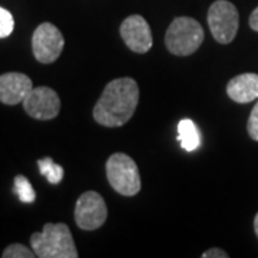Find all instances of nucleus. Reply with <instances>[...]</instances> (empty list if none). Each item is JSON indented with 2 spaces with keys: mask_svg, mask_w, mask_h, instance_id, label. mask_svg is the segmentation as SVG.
Listing matches in <instances>:
<instances>
[{
  "mask_svg": "<svg viewBox=\"0 0 258 258\" xmlns=\"http://www.w3.org/2000/svg\"><path fill=\"white\" fill-rule=\"evenodd\" d=\"M3 258H33L36 257L33 249H29L28 247L22 245V244H10L9 247L2 254Z\"/></svg>",
  "mask_w": 258,
  "mask_h": 258,
  "instance_id": "15",
  "label": "nucleus"
},
{
  "mask_svg": "<svg viewBox=\"0 0 258 258\" xmlns=\"http://www.w3.org/2000/svg\"><path fill=\"white\" fill-rule=\"evenodd\" d=\"M33 89L32 79L20 72H8L0 75V102L5 105L23 103L25 98Z\"/></svg>",
  "mask_w": 258,
  "mask_h": 258,
  "instance_id": "10",
  "label": "nucleus"
},
{
  "mask_svg": "<svg viewBox=\"0 0 258 258\" xmlns=\"http://www.w3.org/2000/svg\"><path fill=\"white\" fill-rule=\"evenodd\" d=\"M207 20L212 36L218 43L228 45L237 36L240 15L237 8L228 0H215L208 9Z\"/></svg>",
  "mask_w": 258,
  "mask_h": 258,
  "instance_id": "5",
  "label": "nucleus"
},
{
  "mask_svg": "<svg viewBox=\"0 0 258 258\" xmlns=\"http://www.w3.org/2000/svg\"><path fill=\"white\" fill-rule=\"evenodd\" d=\"M120 37L125 45L135 53H147L152 47V33L148 22L139 15L128 16L119 29Z\"/></svg>",
  "mask_w": 258,
  "mask_h": 258,
  "instance_id": "9",
  "label": "nucleus"
},
{
  "mask_svg": "<svg viewBox=\"0 0 258 258\" xmlns=\"http://www.w3.org/2000/svg\"><path fill=\"white\" fill-rule=\"evenodd\" d=\"M63 46L64 39L62 32L49 22L40 23L32 36L33 56L40 63H53L62 55Z\"/></svg>",
  "mask_w": 258,
  "mask_h": 258,
  "instance_id": "7",
  "label": "nucleus"
},
{
  "mask_svg": "<svg viewBox=\"0 0 258 258\" xmlns=\"http://www.w3.org/2000/svg\"><path fill=\"white\" fill-rule=\"evenodd\" d=\"M13 191L16 192L19 200L25 204L35 203L36 200V192L33 189V186L30 184L28 178L25 175H16L13 181Z\"/></svg>",
  "mask_w": 258,
  "mask_h": 258,
  "instance_id": "14",
  "label": "nucleus"
},
{
  "mask_svg": "<svg viewBox=\"0 0 258 258\" xmlns=\"http://www.w3.org/2000/svg\"><path fill=\"white\" fill-rule=\"evenodd\" d=\"M30 244L36 257L39 258L79 257L72 232L63 222L45 224L42 232L32 234Z\"/></svg>",
  "mask_w": 258,
  "mask_h": 258,
  "instance_id": "2",
  "label": "nucleus"
},
{
  "mask_svg": "<svg viewBox=\"0 0 258 258\" xmlns=\"http://www.w3.org/2000/svg\"><path fill=\"white\" fill-rule=\"evenodd\" d=\"M178 141L185 151H194L200 147V132L191 119H182L178 123Z\"/></svg>",
  "mask_w": 258,
  "mask_h": 258,
  "instance_id": "12",
  "label": "nucleus"
},
{
  "mask_svg": "<svg viewBox=\"0 0 258 258\" xmlns=\"http://www.w3.org/2000/svg\"><path fill=\"white\" fill-rule=\"evenodd\" d=\"M247 131H248L249 138L258 141V102L251 111L248 122H247Z\"/></svg>",
  "mask_w": 258,
  "mask_h": 258,
  "instance_id": "17",
  "label": "nucleus"
},
{
  "mask_svg": "<svg viewBox=\"0 0 258 258\" xmlns=\"http://www.w3.org/2000/svg\"><path fill=\"white\" fill-rule=\"evenodd\" d=\"M203 258H228V254L221 248H210L204 252Z\"/></svg>",
  "mask_w": 258,
  "mask_h": 258,
  "instance_id": "18",
  "label": "nucleus"
},
{
  "mask_svg": "<svg viewBox=\"0 0 258 258\" xmlns=\"http://www.w3.org/2000/svg\"><path fill=\"white\" fill-rule=\"evenodd\" d=\"M39 171L43 176H46V179L50 184H59L63 179V168L53 162L52 158H42L37 161Z\"/></svg>",
  "mask_w": 258,
  "mask_h": 258,
  "instance_id": "13",
  "label": "nucleus"
},
{
  "mask_svg": "<svg viewBox=\"0 0 258 258\" xmlns=\"http://www.w3.org/2000/svg\"><path fill=\"white\" fill-rule=\"evenodd\" d=\"M254 231H255V234H257L258 237V214L255 215V218H254Z\"/></svg>",
  "mask_w": 258,
  "mask_h": 258,
  "instance_id": "20",
  "label": "nucleus"
},
{
  "mask_svg": "<svg viewBox=\"0 0 258 258\" xmlns=\"http://www.w3.org/2000/svg\"><path fill=\"white\" fill-rule=\"evenodd\" d=\"M227 93L237 103H249L258 98V75L242 74L232 78L227 85Z\"/></svg>",
  "mask_w": 258,
  "mask_h": 258,
  "instance_id": "11",
  "label": "nucleus"
},
{
  "mask_svg": "<svg viewBox=\"0 0 258 258\" xmlns=\"http://www.w3.org/2000/svg\"><path fill=\"white\" fill-rule=\"evenodd\" d=\"M108 218V207L101 194L95 191L83 192L75 205L76 225L85 231L101 228Z\"/></svg>",
  "mask_w": 258,
  "mask_h": 258,
  "instance_id": "6",
  "label": "nucleus"
},
{
  "mask_svg": "<svg viewBox=\"0 0 258 258\" xmlns=\"http://www.w3.org/2000/svg\"><path fill=\"white\" fill-rule=\"evenodd\" d=\"M106 176L111 186L120 195L134 197L141 191V175L132 158L116 152L106 162Z\"/></svg>",
  "mask_w": 258,
  "mask_h": 258,
  "instance_id": "4",
  "label": "nucleus"
},
{
  "mask_svg": "<svg viewBox=\"0 0 258 258\" xmlns=\"http://www.w3.org/2000/svg\"><path fill=\"white\" fill-rule=\"evenodd\" d=\"M249 28L252 29V30H255V32H258V8L254 9V12L249 16Z\"/></svg>",
  "mask_w": 258,
  "mask_h": 258,
  "instance_id": "19",
  "label": "nucleus"
},
{
  "mask_svg": "<svg viewBox=\"0 0 258 258\" xmlns=\"http://www.w3.org/2000/svg\"><path fill=\"white\" fill-rule=\"evenodd\" d=\"M203 26L192 18L181 16L172 20L165 33L166 49L175 56H189L204 42Z\"/></svg>",
  "mask_w": 258,
  "mask_h": 258,
  "instance_id": "3",
  "label": "nucleus"
},
{
  "mask_svg": "<svg viewBox=\"0 0 258 258\" xmlns=\"http://www.w3.org/2000/svg\"><path fill=\"white\" fill-rule=\"evenodd\" d=\"M23 108L29 116L39 120L56 118L60 112L59 95L47 86L33 88L23 101Z\"/></svg>",
  "mask_w": 258,
  "mask_h": 258,
  "instance_id": "8",
  "label": "nucleus"
},
{
  "mask_svg": "<svg viewBox=\"0 0 258 258\" xmlns=\"http://www.w3.org/2000/svg\"><path fill=\"white\" fill-rule=\"evenodd\" d=\"M15 29V19L9 10L0 8V39L12 35Z\"/></svg>",
  "mask_w": 258,
  "mask_h": 258,
  "instance_id": "16",
  "label": "nucleus"
},
{
  "mask_svg": "<svg viewBox=\"0 0 258 258\" xmlns=\"http://www.w3.org/2000/svg\"><path fill=\"white\" fill-rule=\"evenodd\" d=\"M139 102L138 83L132 78H118L108 83L93 108V119L102 126L116 128L128 122Z\"/></svg>",
  "mask_w": 258,
  "mask_h": 258,
  "instance_id": "1",
  "label": "nucleus"
}]
</instances>
